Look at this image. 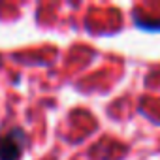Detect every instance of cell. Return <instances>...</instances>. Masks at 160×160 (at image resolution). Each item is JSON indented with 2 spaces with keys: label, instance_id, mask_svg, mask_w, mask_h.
Instances as JSON below:
<instances>
[{
  "label": "cell",
  "instance_id": "6da1fadb",
  "mask_svg": "<svg viewBox=\"0 0 160 160\" xmlns=\"http://www.w3.org/2000/svg\"><path fill=\"white\" fill-rule=\"evenodd\" d=\"M28 145V136L23 128L13 126L0 136V160H19Z\"/></svg>",
  "mask_w": 160,
  "mask_h": 160
}]
</instances>
